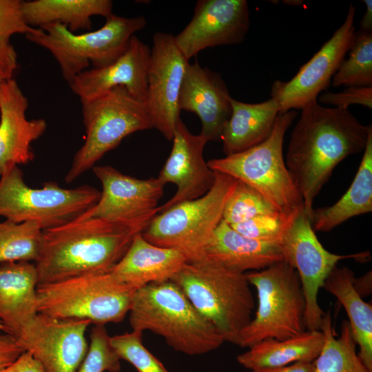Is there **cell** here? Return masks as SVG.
Returning a JSON list of instances; mask_svg holds the SVG:
<instances>
[{
  "label": "cell",
  "mask_w": 372,
  "mask_h": 372,
  "mask_svg": "<svg viewBox=\"0 0 372 372\" xmlns=\"http://www.w3.org/2000/svg\"><path fill=\"white\" fill-rule=\"evenodd\" d=\"M136 290L110 271L73 277L38 285L37 312L94 325L119 322L129 313Z\"/></svg>",
  "instance_id": "9"
},
{
  "label": "cell",
  "mask_w": 372,
  "mask_h": 372,
  "mask_svg": "<svg viewBox=\"0 0 372 372\" xmlns=\"http://www.w3.org/2000/svg\"><path fill=\"white\" fill-rule=\"evenodd\" d=\"M231 114L221 141L226 156L242 152L265 141L271 134L280 114L272 98L258 103L231 99Z\"/></svg>",
  "instance_id": "25"
},
{
  "label": "cell",
  "mask_w": 372,
  "mask_h": 372,
  "mask_svg": "<svg viewBox=\"0 0 372 372\" xmlns=\"http://www.w3.org/2000/svg\"><path fill=\"white\" fill-rule=\"evenodd\" d=\"M128 313L132 331H150L163 337L174 350L186 355L209 353L225 342L172 280L136 289Z\"/></svg>",
  "instance_id": "3"
},
{
  "label": "cell",
  "mask_w": 372,
  "mask_h": 372,
  "mask_svg": "<svg viewBox=\"0 0 372 372\" xmlns=\"http://www.w3.org/2000/svg\"><path fill=\"white\" fill-rule=\"evenodd\" d=\"M18 65L17 54L10 42L0 41V83L13 79Z\"/></svg>",
  "instance_id": "39"
},
{
  "label": "cell",
  "mask_w": 372,
  "mask_h": 372,
  "mask_svg": "<svg viewBox=\"0 0 372 372\" xmlns=\"http://www.w3.org/2000/svg\"><path fill=\"white\" fill-rule=\"evenodd\" d=\"M87 354L77 372H120L121 359L112 347L105 325H94Z\"/></svg>",
  "instance_id": "35"
},
{
  "label": "cell",
  "mask_w": 372,
  "mask_h": 372,
  "mask_svg": "<svg viewBox=\"0 0 372 372\" xmlns=\"http://www.w3.org/2000/svg\"><path fill=\"white\" fill-rule=\"evenodd\" d=\"M231 98L219 73L203 68L198 61L189 63L180 90L178 107L198 116L200 134L208 141H221L231 114Z\"/></svg>",
  "instance_id": "20"
},
{
  "label": "cell",
  "mask_w": 372,
  "mask_h": 372,
  "mask_svg": "<svg viewBox=\"0 0 372 372\" xmlns=\"http://www.w3.org/2000/svg\"><path fill=\"white\" fill-rule=\"evenodd\" d=\"M21 0H0V41L10 42L16 34H35L41 28H34L26 23Z\"/></svg>",
  "instance_id": "37"
},
{
  "label": "cell",
  "mask_w": 372,
  "mask_h": 372,
  "mask_svg": "<svg viewBox=\"0 0 372 372\" xmlns=\"http://www.w3.org/2000/svg\"><path fill=\"white\" fill-rule=\"evenodd\" d=\"M142 335L143 333L132 331L110 336V342L119 358L128 362L138 372H169L144 346Z\"/></svg>",
  "instance_id": "34"
},
{
  "label": "cell",
  "mask_w": 372,
  "mask_h": 372,
  "mask_svg": "<svg viewBox=\"0 0 372 372\" xmlns=\"http://www.w3.org/2000/svg\"><path fill=\"white\" fill-rule=\"evenodd\" d=\"M296 115L294 110L280 113L265 141L242 152L211 159L208 166L249 185L281 213L290 214L304 207L283 156L285 135Z\"/></svg>",
  "instance_id": "8"
},
{
  "label": "cell",
  "mask_w": 372,
  "mask_h": 372,
  "mask_svg": "<svg viewBox=\"0 0 372 372\" xmlns=\"http://www.w3.org/2000/svg\"><path fill=\"white\" fill-rule=\"evenodd\" d=\"M355 178L346 193L334 204L313 209L314 231H329L352 217L372 211V128Z\"/></svg>",
  "instance_id": "26"
},
{
  "label": "cell",
  "mask_w": 372,
  "mask_h": 372,
  "mask_svg": "<svg viewBox=\"0 0 372 372\" xmlns=\"http://www.w3.org/2000/svg\"><path fill=\"white\" fill-rule=\"evenodd\" d=\"M284 2H285V3H287V4L296 5V6L300 5L302 3V1H284Z\"/></svg>",
  "instance_id": "45"
},
{
  "label": "cell",
  "mask_w": 372,
  "mask_h": 372,
  "mask_svg": "<svg viewBox=\"0 0 372 372\" xmlns=\"http://www.w3.org/2000/svg\"><path fill=\"white\" fill-rule=\"evenodd\" d=\"M100 196V191L88 185L65 189L48 181L41 188L30 187L17 165L0 176V216L15 223H35L43 231L79 218Z\"/></svg>",
  "instance_id": "11"
},
{
  "label": "cell",
  "mask_w": 372,
  "mask_h": 372,
  "mask_svg": "<svg viewBox=\"0 0 372 372\" xmlns=\"http://www.w3.org/2000/svg\"><path fill=\"white\" fill-rule=\"evenodd\" d=\"M36 267L31 262L0 264V322L14 337L37 312Z\"/></svg>",
  "instance_id": "23"
},
{
  "label": "cell",
  "mask_w": 372,
  "mask_h": 372,
  "mask_svg": "<svg viewBox=\"0 0 372 372\" xmlns=\"http://www.w3.org/2000/svg\"><path fill=\"white\" fill-rule=\"evenodd\" d=\"M138 233L121 223L83 216L43 230L34 262L38 285L110 272Z\"/></svg>",
  "instance_id": "2"
},
{
  "label": "cell",
  "mask_w": 372,
  "mask_h": 372,
  "mask_svg": "<svg viewBox=\"0 0 372 372\" xmlns=\"http://www.w3.org/2000/svg\"><path fill=\"white\" fill-rule=\"evenodd\" d=\"M366 5L365 12L360 21V30L372 32V1H362Z\"/></svg>",
  "instance_id": "44"
},
{
  "label": "cell",
  "mask_w": 372,
  "mask_h": 372,
  "mask_svg": "<svg viewBox=\"0 0 372 372\" xmlns=\"http://www.w3.org/2000/svg\"><path fill=\"white\" fill-rule=\"evenodd\" d=\"M353 287L362 298L369 296L372 291V273L370 270L358 278H355Z\"/></svg>",
  "instance_id": "43"
},
{
  "label": "cell",
  "mask_w": 372,
  "mask_h": 372,
  "mask_svg": "<svg viewBox=\"0 0 372 372\" xmlns=\"http://www.w3.org/2000/svg\"><path fill=\"white\" fill-rule=\"evenodd\" d=\"M0 372H45L40 363L28 352L24 351L17 359Z\"/></svg>",
  "instance_id": "41"
},
{
  "label": "cell",
  "mask_w": 372,
  "mask_h": 372,
  "mask_svg": "<svg viewBox=\"0 0 372 372\" xmlns=\"http://www.w3.org/2000/svg\"><path fill=\"white\" fill-rule=\"evenodd\" d=\"M188 64L173 34L161 32L154 34L145 103L153 128L168 141L172 140L175 127L180 119L178 98Z\"/></svg>",
  "instance_id": "16"
},
{
  "label": "cell",
  "mask_w": 372,
  "mask_h": 372,
  "mask_svg": "<svg viewBox=\"0 0 372 372\" xmlns=\"http://www.w3.org/2000/svg\"><path fill=\"white\" fill-rule=\"evenodd\" d=\"M171 280L214 324L225 342L237 344L255 309L245 273L231 271L204 256L186 262Z\"/></svg>",
  "instance_id": "4"
},
{
  "label": "cell",
  "mask_w": 372,
  "mask_h": 372,
  "mask_svg": "<svg viewBox=\"0 0 372 372\" xmlns=\"http://www.w3.org/2000/svg\"><path fill=\"white\" fill-rule=\"evenodd\" d=\"M276 212L280 211L259 192L238 180L225 204L222 220L234 225L260 215Z\"/></svg>",
  "instance_id": "33"
},
{
  "label": "cell",
  "mask_w": 372,
  "mask_h": 372,
  "mask_svg": "<svg viewBox=\"0 0 372 372\" xmlns=\"http://www.w3.org/2000/svg\"><path fill=\"white\" fill-rule=\"evenodd\" d=\"M318 102L331 105L334 107L348 109L353 104L361 105L372 109V86H350L337 92H324L318 97Z\"/></svg>",
  "instance_id": "38"
},
{
  "label": "cell",
  "mask_w": 372,
  "mask_h": 372,
  "mask_svg": "<svg viewBox=\"0 0 372 372\" xmlns=\"http://www.w3.org/2000/svg\"><path fill=\"white\" fill-rule=\"evenodd\" d=\"M283 260L297 271L305 299L307 330H320L324 312L318 302V293L331 270L344 259L365 261L370 254L364 251L339 255L327 251L318 240L310 218L302 207L297 210L282 239Z\"/></svg>",
  "instance_id": "12"
},
{
  "label": "cell",
  "mask_w": 372,
  "mask_h": 372,
  "mask_svg": "<svg viewBox=\"0 0 372 372\" xmlns=\"http://www.w3.org/2000/svg\"><path fill=\"white\" fill-rule=\"evenodd\" d=\"M91 324L38 313L14 338L45 372H77L88 350L85 332Z\"/></svg>",
  "instance_id": "15"
},
{
  "label": "cell",
  "mask_w": 372,
  "mask_h": 372,
  "mask_svg": "<svg viewBox=\"0 0 372 372\" xmlns=\"http://www.w3.org/2000/svg\"><path fill=\"white\" fill-rule=\"evenodd\" d=\"M245 276L256 289L258 307L236 345L249 348L265 339L284 340L306 331L304 296L293 267L282 260Z\"/></svg>",
  "instance_id": "7"
},
{
  "label": "cell",
  "mask_w": 372,
  "mask_h": 372,
  "mask_svg": "<svg viewBox=\"0 0 372 372\" xmlns=\"http://www.w3.org/2000/svg\"><path fill=\"white\" fill-rule=\"evenodd\" d=\"M0 330L4 331V327L1 322H0Z\"/></svg>",
  "instance_id": "46"
},
{
  "label": "cell",
  "mask_w": 372,
  "mask_h": 372,
  "mask_svg": "<svg viewBox=\"0 0 372 372\" xmlns=\"http://www.w3.org/2000/svg\"><path fill=\"white\" fill-rule=\"evenodd\" d=\"M320 330L324 342L313 362V372H372L362 363L356 352V343L350 324L344 320L340 334L335 338L329 311L322 317Z\"/></svg>",
  "instance_id": "30"
},
{
  "label": "cell",
  "mask_w": 372,
  "mask_h": 372,
  "mask_svg": "<svg viewBox=\"0 0 372 372\" xmlns=\"http://www.w3.org/2000/svg\"><path fill=\"white\" fill-rule=\"evenodd\" d=\"M215 172V183L207 193L158 213L141 233L143 237L156 246L179 251L187 262L204 257L205 247L222 220L225 204L238 180Z\"/></svg>",
  "instance_id": "10"
},
{
  "label": "cell",
  "mask_w": 372,
  "mask_h": 372,
  "mask_svg": "<svg viewBox=\"0 0 372 372\" xmlns=\"http://www.w3.org/2000/svg\"><path fill=\"white\" fill-rule=\"evenodd\" d=\"M371 128L349 109L326 107L318 101L302 109L285 161L309 218L314 200L334 168L349 156L364 151Z\"/></svg>",
  "instance_id": "1"
},
{
  "label": "cell",
  "mask_w": 372,
  "mask_h": 372,
  "mask_svg": "<svg viewBox=\"0 0 372 372\" xmlns=\"http://www.w3.org/2000/svg\"><path fill=\"white\" fill-rule=\"evenodd\" d=\"M204 255L241 273L260 271L283 260L278 244L246 237L223 220L206 246Z\"/></svg>",
  "instance_id": "24"
},
{
  "label": "cell",
  "mask_w": 372,
  "mask_h": 372,
  "mask_svg": "<svg viewBox=\"0 0 372 372\" xmlns=\"http://www.w3.org/2000/svg\"><path fill=\"white\" fill-rule=\"evenodd\" d=\"M321 330H306L284 340L268 338L237 356L238 362L251 371L287 366L297 362H312L322 349Z\"/></svg>",
  "instance_id": "28"
},
{
  "label": "cell",
  "mask_w": 372,
  "mask_h": 372,
  "mask_svg": "<svg viewBox=\"0 0 372 372\" xmlns=\"http://www.w3.org/2000/svg\"><path fill=\"white\" fill-rule=\"evenodd\" d=\"M23 352V349L13 335L0 333V371L12 364Z\"/></svg>",
  "instance_id": "40"
},
{
  "label": "cell",
  "mask_w": 372,
  "mask_h": 372,
  "mask_svg": "<svg viewBox=\"0 0 372 372\" xmlns=\"http://www.w3.org/2000/svg\"><path fill=\"white\" fill-rule=\"evenodd\" d=\"M149 58L150 48L134 35L116 61L103 68L82 72L68 84L69 87L81 103L119 85L145 103Z\"/></svg>",
  "instance_id": "21"
},
{
  "label": "cell",
  "mask_w": 372,
  "mask_h": 372,
  "mask_svg": "<svg viewBox=\"0 0 372 372\" xmlns=\"http://www.w3.org/2000/svg\"><path fill=\"white\" fill-rule=\"evenodd\" d=\"M296 211L290 214L281 212L262 214L230 226L246 237L279 245Z\"/></svg>",
  "instance_id": "36"
},
{
  "label": "cell",
  "mask_w": 372,
  "mask_h": 372,
  "mask_svg": "<svg viewBox=\"0 0 372 372\" xmlns=\"http://www.w3.org/2000/svg\"><path fill=\"white\" fill-rule=\"evenodd\" d=\"M28 98L14 78L0 83V176L32 161V145L46 130L44 118H28Z\"/></svg>",
  "instance_id": "19"
},
{
  "label": "cell",
  "mask_w": 372,
  "mask_h": 372,
  "mask_svg": "<svg viewBox=\"0 0 372 372\" xmlns=\"http://www.w3.org/2000/svg\"><path fill=\"white\" fill-rule=\"evenodd\" d=\"M186 262L179 251L156 246L138 233L110 272L121 282L138 289L151 283L171 280Z\"/></svg>",
  "instance_id": "22"
},
{
  "label": "cell",
  "mask_w": 372,
  "mask_h": 372,
  "mask_svg": "<svg viewBox=\"0 0 372 372\" xmlns=\"http://www.w3.org/2000/svg\"><path fill=\"white\" fill-rule=\"evenodd\" d=\"M349 56L344 59L332 78L331 85L372 86V32L355 31Z\"/></svg>",
  "instance_id": "32"
},
{
  "label": "cell",
  "mask_w": 372,
  "mask_h": 372,
  "mask_svg": "<svg viewBox=\"0 0 372 372\" xmlns=\"http://www.w3.org/2000/svg\"><path fill=\"white\" fill-rule=\"evenodd\" d=\"M249 25L246 0H199L189 23L174 38L189 61L206 48L242 43Z\"/></svg>",
  "instance_id": "17"
},
{
  "label": "cell",
  "mask_w": 372,
  "mask_h": 372,
  "mask_svg": "<svg viewBox=\"0 0 372 372\" xmlns=\"http://www.w3.org/2000/svg\"><path fill=\"white\" fill-rule=\"evenodd\" d=\"M110 0H33L23 3V12L28 25L41 28L51 23L65 25L70 32L90 31L92 17L105 19L112 13Z\"/></svg>",
  "instance_id": "27"
},
{
  "label": "cell",
  "mask_w": 372,
  "mask_h": 372,
  "mask_svg": "<svg viewBox=\"0 0 372 372\" xmlns=\"http://www.w3.org/2000/svg\"><path fill=\"white\" fill-rule=\"evenodd\" d=\"M172 141L171 152L157 178L165 185L168 183L175 184L177 190L159 207V213L176 204L204 196L216 180V172L204 159V148L209 142L204 136L192 134L180 119Z\"/></svg>",
  "instance_id": "18"
},
{
  "label": "cell",
  "mask_w": 372,
  "mask_h": 372,
  "mask_svg": "<svg viewBox=\"0 0 372 372\" xmlns=\"http://www.w3.org/2000/svg\"><path fill=\"white\" fill-rule=\"evenodd\" d=\"M355 8L350 4L345 20L332 37L304 63L288 81L276 80L271 96L279 106L280 113L302 110L317 101L326 90L353 45L355 38Z\"/></svg>",
  "instance_id": "14"
},
{
  "label": "cell",
  "mask_w": 372,
  "mask_h": 372,
  "mask_svg": "<svg viewBox=\"0 0 372 372\" xmlns=\"http://www.w3.org/2000/svg\"><path fill=\"white\" fill-rule=\"evenodd\" d=\"M101 184L98 202L82 216L123 224L142 232L159 213L165 185L158 178H137L110 165H95Z\"/></svg>",
  "instance_id": "13"
},
{
  "label": "cell",
  "mask_w": 372,
  "mask_h": 372,
  "mask_svg": "<svg viewBox=\"0 0 372 372\" xmlns=\"http://www.w3.org/2000/svg\"><path fill=\"white\" fill-rule=\"evenodd\" d=\"M85 141L65 176L70 183L129 135L153 128L146 103L122 85L81 103Z\"/></svg>",
  "instance_id": "6"
},
{
  "label": "cell",
  "mask_w": 372,
  "mask_h": 372,
  "mask_svg": "<svg viewBox=\"0 0 372 372\" xmlns=\"http://www.w3.org/2000/svg\"><path fill=\"white\" fill-rule=\"evenodd\" d=\"M43 230L35 223L0 222V264L35 262L40 253Z\"/></svg>",
  "instance_id": "31"
},
{
  "label": "cell",
  "mask_w": 372,
  "mask_h": 372,
  "mask_svg": "<svg viewBox=\"0 0 372 372\" xmlns=\"http://www.w3.org/2000/svg\"><path fill=\"white\" fill-rule=\"evenodd\" d=\"M313 362H297L287 366L264 368L253 370L251 372H313Z\"/></svg>",
  "instance_id": "42"
},
{
  "label": "cell",
  "mask_w": 372,
  "mask_h": 372,
  "mask_svg": "<svg viewBox=\"0 0 372 372\" xmlns=\"http://www.w3.org/2000/svg\"><path fill=\"white\" fill-rule=\"evenodd\" d=\"M146 23L142 16L123 17L112 14L101 28L94 31L76 34L62 24L51 23L25 38L52 55L69 84L87 70L90 64L93 68H100L116 61L125 51L134 34Z\"/></svg>",
  "instance_id": "5"
},
{
  "label": "cell",
  "mask_w": 372,
  "mask_h": 372,
  "mask_svg": "<svg viewBox=\"0 0 372 372\" xmlns=\"http://www.w3.org/2000/svg\"><path fill=\"white\" fill-rule=\"evenodd\" d=\"M354 272L347 267L331 270L322 287L337 298L344 307L356 344L358 357L372 371V304L358 295L353 287Z\"/></svg>",
  "instance_id": "29"
}]
</instances>
